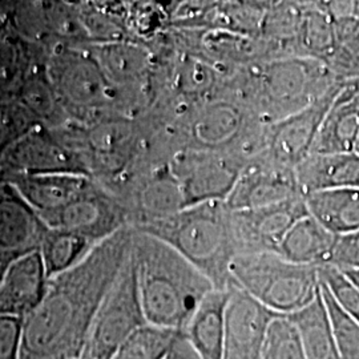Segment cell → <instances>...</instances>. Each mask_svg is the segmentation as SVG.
<instances>
[{
	"label": "cell",
	"mask_w": 359,
	"mask_h": 359,
	"mask_svg": "<svg viewBox=\"0 0 359 359\" xmlns=\"http://www.w3.org/2000/svg\"><path fill=\"white\" fill-rule=\"evenodd\" d=\"M133 233L117 231L75 268L48 280L38 308L23 320L18 359L81 358L95 316L130 255Z\"/></svg>",
	"instance_id": "1"
},
{
	"label": "cell",
	"mask_w": 359,
	"mask_h": 359,
	"mask_svg": "<svg viewBox=\"0 0 359 359\" xmlns=\"http://www.w3.org/2000/svg\"><path fill=\"white\" fill-rule=\"evenodd\" d=\"M132 255L148 325L184 332L213 283L173 248L133 229Z\"/></svg>",
	"instance_id": "2"
},
{
	"label": "cell",
	"mask_w": 359,
	"mask_h": 359,
	"mask_svg": "<svg viewBox=\"0 0 359 359\" xmlns=\"http://www.w3.org/2000/svg\"><path fill=\"white\" fill-rule=\"evenodd\" d=\"M344 80L332 67L308 56H286L236 69L225 95L244 103L270 126L306 108Z\"/></svg>",
	"instance_id": "3"
},
{
	"label": "cell",
	"mask_w": 359,
	"mask_h": 359,
	"mask_svg": "<svg viewBox=\"0 0 359 359\" xmlns=\"http://www.w3.org/2000/svg\"><path fill=\"white\" fill-rule=\"evenodd\" d=\"M156 111L165 117L179 151L231 154L246 163L264 154L266 126L244 103L229 95L205 103L173 104Z\"/></svg>",
	"instance_id": "4"
},
{
	"label": "cell",
	"mask_w": 359,
	"mask_h": 359,
	"mask_svg": "<svg viewBox=\"0 0 359 359\" xmlns=\"http://www.w3.org/2000/svg\"><path fill=\"white\" fill-rule=\"evenodd\" d=\"M135 231L151 234L173 248L200 270L215 289H228L237 249L231 231V210L225 203L189 206Z\"/></svg>",
	"instance_id": "5"
},
{
	"label": "cell",
	"mask_w": 359,
	"mask_h": 359,
	"mask_svg": "<svg viewBox=\"0 0 359 359\" xmlns=\"http://www.w3.org/2000/svg\"><path fill=\"white\" fill-rule=\"evenodd\" d=\"M46 67L71 121L87 126L107 117L123 116L118 96L88 44L60 41L47 46Z\"/></svg>",
	"instance_id": "6"
},
{
	"label": "cell",
	"mask_w": 359,
	"mask_h": 359,
	"mask_svg": "<svg viewBox=\"0 0 359 359\" xmlns=\"http://www.w3.org/2000/svg\"><path fill=\"white\" fill-rule=\"evenodd\" d=\"M231 281L265 308L290 316L321 292L320 268L298 265L277 253L240 255L231 262Z\"/></svg>",
	"instance_id": "7"
},
{
	"label": "cell",
	"mask_w": 359,
	"mask_h": 359,
	"mask_svg": "<svg viewBox=\"0 0 359 359\" xmlns=\"http://www.w3.org/2000/svg\"><path fill=\"white\" fill-rule=\"evenodd\" d=\"M148 325L139 294L135 258L128 259L92 322L83 359H112L132 334Z\"/></svg>",
	"instance_id": "8"
},
{
	"label": "cell",
	"mask_w": 359,
	"mask_h": 359,
	"mask_svg": "<svg viewBox=\"0 0 359 359\" xmlns=\"http://www.w3.org/2000/svg\"><path fill=\"white\" fill-rule=\"evenodd\" d=\"M246 161L231 154L181 149L169 160L180 182L185 205H200L228 198Z\"/></svg>",
	"instance_id": "9"
},
{
	"label": "cell",
	"mask_w": 359,
	"mask_h": 359,
	"mask_svg": "<svg viewBox=\"0 0 359 359\" xmlns=\"http://www.w3.org/2000/svg\"><path fill=\"white\" fill-rule=\"evenodd\" d=\"M41 219L50 229L74 231L96 245L130 228L121 201L95 180L65 208Z\"/></svg>",
	"instance_id": "10"
},
{
	"label": "cell",
	"mask_w": 359,
	"mask_h": 359,
	"mask_svg": "<svg viewBox=\"0 0 359 359\" xmlns=\"http://www.w3.org/2000/svg\"><path fill=\"white\" fill-rule=\"evenodd\" d=\"M44 173H79L87 170L51 129L39 126L10 145L0 157V184L19 176ZM90 177V176H88Z\"/></svg>",
	"instance_id": "11"
},
{
	"label": "cell",
	"mask_w": 359,
	"mask_h": 359,
	"mask_svg": "<svg viewBox=\"0 0 359 359\" xmlns=\"http://www.w3.org/2000/svg\"><path fill=\"white\" fill-rule=\"evenodd\" d=\"M306 215L309 212L304 196L274 205L231 210L237 256L277 253L287 231Z\"/></svg>",
	"instance_id": "12"
},
{
	"label": "cell",
	"mask_w": 359,
	"mask_h": 359,
	"mask_svg": "<svg viewBox=\"0 0 359 359\" xmlns=\"http://www.w3.org/2000/svg\"><path fill=\"white\" fill-rule=\"evenodd\" d=\"M114 194L127 209L129 225L133 229L170 217L187 208L184 193L169 163L129 180Z\"/></svg>",
	"instance_id": "13"
},
{
	"label": "cell",
	"mask_w": 359,
	"mask_h": 359,
	"mask_svg": "<svg viewBox=\"0 0 359 359\" xmlns=\"http://www.w3.org/2000/svg\"><path fill=\"white\" fill-rule=\"evenodd\" d=\"M345 83H338L306 108L266 126L264 154L276 163L294 169L311 152L323 117Z\"/></svg>",
	"instance_id": "14"
},
{
	"label": "cell",
	"mask_w": 359,
	"mask_h": 359,
	"mask_svg": "<svg viewBox=\"0 0 359 359\" xmlns=\"http://www.w3.org/2000/svg\"><path fill=\"white\" fill-rule=\"evenodd\" d=\"M222 359H262L270 325L281 317L231 281L228 286Z\"/></svg>",
	"instance_id": "15"
},
{
	"label": "cell",
	"mask_w": 359,
	"mask_h": 359,
	"mask_svg": "<svg viewBox=\"0 0 359 359\" xmlns=\"http://www.w3.org/2000/svg\"><path fill=\"white\" fill-rule=\"evenodd\" d=\"M302 196L294 169L285 167L265 154L245 164L231 194L225 200L229 210H245L274 205Z\"/></svg>",
	"instance_id": "16"
},
{
	"label": "cell",
	"mask_w": 359,
	"mask_h": 359,
	"mask_svg": "<svg viewBox=\"0 0 359 359\" xmlns=\"http://www.w3.org/2000/svg\"><path fill=\"white\" fill-rule=\"evenodd\" d=\"M47 225L11 184H0V281L18 259L38 252Z\"/></svg>",
	"instance_id": "17"
},
{
	"label": "cell",
	"mask_w": 359,
	"mask_h": 359,
	"mask_svg": "<svg viewBox=\"0 0 359 359\" xmlns=\"http://www.w3.org/2000/svg\"><path fill=\"white\" fill-rule=\"evenodd\" d=\"M47 285L48 276L39 250L18 259L0 281V316L25 320L38 308Z\"/></svg>",
	"instance_id": "18"
},
{
	"label": "cell",
	"mask_w": 359,
	"mask_h": 359,
	"mask_svg": "<svg viewBox=\"0 0 359 359\" xmlns=\"http://www.w3.org/2000/svg\"><path fill=\"white\" fill-rule=\"evenodd\" d=\"M359 136V80H347L323 117L310 154H355Z\"/></svg>",
	"instance_id": "19"
},
{
	"label": "cell",
	"mask_w": 359,
	"mask_h": 359,
	"mask_svg": "<svg viewBox=\"0 0 359 359\" xmlns=\"http://www.w3.org/2000/svg\"><path fill=\"white\" fill-rule=\"evenodd\" d=\"M92 180L79 173H44L19 176L7 184H11L39 217L43 218L71 203Z\"/></svg>",
	"instance_id": "20"
},
{
	"label": "cell",
	"mask_w": 359,
	"mask_h": 359,
	"mask_svg": "<svg viewBox=\"0 0 359 359\" xmlns=\"http://www.w3.org/2000/svg\"><path fill=\"white\" fill-rule=\"evenodd\" d=\"M13 99L26 109L39 126L55 130L71 123L47 74L46 47H40Z\"/></svg>",
	"instance_id": "21"
},
{
	"label": "cell",
	"mask_w": 359,
	"mask_h": 359,
	"mask_svg": "<svg viewBox=\"0 0 359 359\" xmlns=\"http://www.w3.org/2000/svg\"><path fill=\"white\" fill-rule=\"evenodd\" d=\"M299 192L311 193L359 188V154H310L294 168Z\"/></svg>",
	"instance_id": "22"
},
{
	"label": "cell",
	"mask_w": 359,
	"mask_h": 359,
	"mask_svg": "<svg viewBox=\"0 0 359 359\" xmlns=\"http://www.w3.org/2000/svg\"><path fill=\"white\" fill-rule=\"evenodd\" d=\"M337 238L338 236L306 215L287 231L277 255L298 265L321 268L329 265Z\"/></svg>",
	"instance_id": "23"
},
{
	"label": "cell",
	"mask_w": 359,
	"mask_h": 359,
	"mask_svg": "<svg viewBox=\"0 0 359 359\" xmlns=\"http://www.w3.org/2000/svg\"><path fill=\"white\" fill-rule=\"evenodd\" d=\"M228 298V289L212 290L184 330L201 359H222Z\"/></svg>",
	"instance_id": "24"
},
{
	"label": "cell",
	"mask_w": 359,
	"mask_h": 359,
	"mask_svg": "<svg viewBox=\"0 0 359 359\" xmlns=\"http://www.w3.org/2000/svg\"><path fill=\"white\" fill-rule=\"evenodd\" d=\"M309 215L335 236L359 231V188H341L305 196Z\"/></svg>",
	"instance_id": "25"
},
{
	"label": "cell",
	"mask_w": 359,
	"mask_h": 359,
	"mask_svg": "<svg viewBox=\"0 0 359 359\" xmlns=\"http://www.w3.org/2000/svg\"><path fill=\"white\" fill-rule=\"evenodd\" d=\"M286 318L293 323L306 358L341 359L321 292L309 306Z\"/></svg>",
	"instance_id": "26"
},
{
	"label": "cell",
	"mask_w": 359,
	"mask_h": 359,
	"mask_svg": "<svg viewBox=\"0 0 359 359\" xmlns=\"http://www.w3.org/2000/svg\"><path fill=\"white\" fill-rule=\"evenodd\" d=\"M337 51L333 19L322 1L304 3L299 31L297 36L298 56L320 59L327 63Z\"/></svg>",
	"instance_id": "27"
},
{
	"label": "cell",
	"mask_w": 359,
	"mask_h": 359,
	"mask_svg": "<svg viewBox=\"0 0 359 359\" xmlns=\"http://www.w3.org/2000/svg\"><path fill=\"white\" fill-rule=\"evenodd\" d=\"M95 246L96 244L81 234L48 228L39 248L48 280L75 268Z\"/></svg>",
	"instance_id": "28"
},
{
	"label": "cell",
	"mask_w": 359,
	"mask_h": 359,
	"mask_svg": "<svg viewBox=\"0 0 359 359\" xmlns=\"http://www.w3.org/2000/svg\"><path fill=\"white\" fill-rule=\"evenodd\" d=\"M39 50L11 28L0 31V102L15 96Z\"/></svg>",
	"instance_id": "29"
},
{
	"label": "cell",
	"mask_w": 359,
	"mask_h": 359,
	"mask_svg": "<svg viewBox=\"0 0 359 359\" xmlns=\"http://www.w3.org/2000/svg\"><path fill=\"white\" fill-rule=\"evenodd\" d=\"M180 332L145 325L117 348L112 359H165Z\"/></svg>",
	"instance_id": "30"
},
{
	"label": "cell",
	"mask_w": 359,
	"mask_h": 359,
	"mask_svg": "<svg viewBox=\"0 0 359 359\" xmlns=\"http://www.w3.org/2000/svg\"><path fill=\"white\" fill-rule=\"evenodd\" d=\"M321 281V280H320ZM321 294L327 309L341 359H359V323L337 305L327 287L321 283Z\"/></svg>",
	"instance_id": "31"
},
{
	"label": "cell",
	"mask_w": 359,
	"mask_h": 359,
	"mask_svg": "<svg viewBox=\"0 0 359 359\" xmlns=\"http://www.w3.org/2000/svg\"><path fill=\"white\" fill-rule=\"evenodd\" d=\"M262 359H308L293 323L285 316L271 322Z\"/></svg>",
	"instance_id": "32"
},
{
	"label": "cell",
	"mask_w": 359,
	"mask_h": 359,
	"mask_svg": "<svg viewBox=\"0 0 359 359\" xmlns=\"http://www.w3.org/2000/svg\"><path fill=\"white\" fill-rule=\"evenodd\" d=\"M320 280L327 287L337 305L359 323V287L345 271L330 265L320 268Z\"/></svg>",
	"instance_id": "33"
},
{
	"label": "cell",
	"mask_w": 359,
	"mask_h": 359,
	"mask_svg": "<svg viewBox=\"0 0 359 359\" xmlns=\"http://www.w3.org/2000/svg\"><path fill=\"white\" fill-rule=\"evenodd\" d=\"M329 265L341 270H359V231L338 236Z\"/></svg>",
	"instance_id": "34"
},
{
	"label": "cell",
	"mask_w": 359,
	"mask_h": 359,
	"mask_svg": "<svg viewBox=\"0 0 359 359\" xmlns=\"http://www.w3.org/2000/svg\"><path fill=\"white\" fill-rule=\"evenodd\" d=\"M23 318L0 316V359H18L22 345Z\"/></svg>",
	"instance_id": "35"
},
{
	"label": "cell",
	"mask_w": 359,
	"mask_h": 359,
	"mask_svg": "<svg viewBox=\"0 0 359 359\" xmlns=\"http://www.w3.org/2000/svg\"><path fill=\"white\" fill-rule=\"evenodd\" d=\"M165 359H201L184 332H180Z\"/></svg>",
	"instance_id": "36"
},
{
	"label": "cell",
	"mask_w": 359,
	"mask_h": 359,
	"mask_svg": "<svg viewBox=\"0 0 359 359\" xmlns=\"http://www.w3.org/2000/svg\"><path fill=\"white\" fill-rule=\"evenodd\" d=\"M15 1H0V31L8 29Z\"/></svg>",
	"instance_id": "37"
},
{
	"label": "cell",
	"mask_w": 359,
	"mask_h": 359,
	"mask_svg": "<svg viewBox=\"0 0 359 359\" xmlns=\"http://www.w3.org/2000/svg\"><path fill=\"white\" fill-rule=\"evenodd\" d=\"M342 271H345L347 277L359 287V270H342Z\"/></svg>",
	"instance_id": "38"
},
{
	"label": "cell",
	"mask_w": 359,
	"mask_h": 359,
	"mask_svg": "<svg viewBox=\"0 0 359 359\" xmlns=\"http://www.w3.org/2000/svg\"><path fill=\"white\" fill-rule=\"evenodd\" d=\"M355 154H359V136L358 142H357V147H355Z\"/></svg>",
	"instance_id": "39"
},
{
	"label": "cell",
	"mask_w": 359,
	"mask_h": 359,
	"mask_svg": "<svg viewBox=\"0 0 359 359\" xmlns=\"http://www.w3.org/2000/svg\"><path fill=\"white\" fill-rule=\"evenodd\" d=\"M357 19L359 20V1H357Z\"/></svg>",
	"instance_id": "40"
},
{
	"label": "cell",
	"mask_w": 359,
	"mask_h": 359,
	"mask_svg": "<svg viewBox=\"0 0 359 359\" xmlns=\"http://www.w3.org/2000/svg\"><path fill=\"white\" fill-rule=\"evenodd\" d=\"M79 359H83V358H79Z\"/></svg>",
	"instance_id": "41"
}]
</instances>
